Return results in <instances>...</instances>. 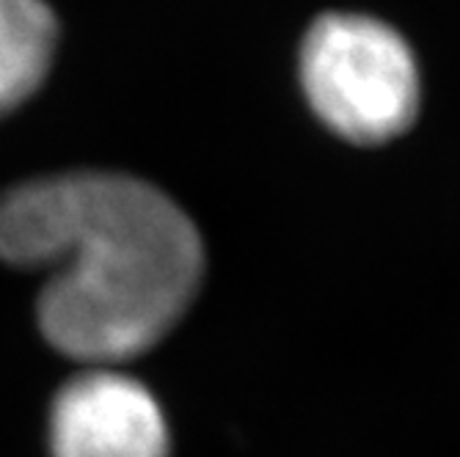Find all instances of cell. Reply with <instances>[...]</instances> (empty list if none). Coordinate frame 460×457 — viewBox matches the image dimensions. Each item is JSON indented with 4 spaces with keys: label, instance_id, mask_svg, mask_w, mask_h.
<instances>
[{
    "label": "cell",
    "instance_id": "7a4b0ae2",
    "mask_svg": "<svg viewBox=\"0 0 460 457\" xmlns=\"http://www.w3.org/2000/svg\"><path fill=\"white\" fill-rule=\"evenodd\" d=\"M301 86L314 116L350 144L402 136L422 102L405 39L367 14L320 17L301 48Z\"/></svg>",
    "mask_w": 460,
    "mask_h": 457
},
{
    "label": "cell",
    "instance_id": "6da1fadb",
    "mask_svg": "<svg viewBox=\"0 0 460 457\" xmlns=\"http://www.w3.org/2000/svg\"><path fill=\"white\" fill-rule=\"evenodd\" d=\"M0 259L45 268L39 325L86 364H116L180 322L204 273L193 221L149 182L75 171L0 196Z\"/></svg>",
    "mask_w": 460,
    "mask_h": 457
},
{
    "label": "cell",
    "instance_id": "277c9868",
    "mask_svg": "<svg viewBox=\"0 0 460 457\" xmlns=\"http://www.w3.org/2000/svg\"><path fill=\"white\" fill-rule=\"evenodd\" d=\"M56 41L58 25L45 0H0V116L45 83Z\"/></svg>",
    "mask_w": 460,
    "mask_h": 457
},
{
    "label": "cell",
    "instance_id": "3957f363",
    "mask_svg": "<svg viewBox=\"0 0 460 457\" xmlns=\"http://www.w3.org/2000/svg\"><path fill=\"white\" fill-rule=\"evenodd\" d=\"M53 457H169V425L152 391L113 369L72 378L50 413Z\"/></svg>",
    "mask_w": 460,
    "mask_h": 457
}]
</instances>
